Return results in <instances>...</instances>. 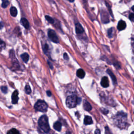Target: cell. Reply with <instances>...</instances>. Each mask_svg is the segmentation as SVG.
Returning a JSON list of instances; mask_svg holds the SVG:
<instances>
[{"mask_svg": "<svg viewBox=\"0 0 134 134\" xmlns=\"http://www.w3.org/2000/svg\"><path fill=\"white\" fill-rule=\"evenodd\" d=\"M38 125L44 132L48 133L50 130V126L48 123V119L46 115L40 117L38 120Z\"/></svg>", "mask_w": 134, "mask_h": 134, "instance_id": "cell-2", "label": "cell"}, {"mask_svg": "<svg viewBox=\"0 0 134 134\" xmlns=\"http://www.w3.org/2000/svg\"><path fill=\"white\" fill-rule=\"evenodd\" d=\"M48 49H49V47H48V45H47V44L45 45V46H44V48H43V49H44V51L45 52V53L46 54H47V51L48 50Z\"/></svg>", "mask_w": 134, "mask_h": 134, "instance_id": "cell-26", "label": "cell"}, {"mask_svg": "<svg viewBox=\"0 0 134 134\" xmlns=\"http://www.w3.org/2000/svg\"><path fill=\"white\" fill-rule=\"evenodd\" d=\"M10 57L11 58V59L12 60V62L13 65H14L15 67H19V64H18V61H17V60L16 59L15 56L14 51L12 50L11 51H10Z\"/></svg>", "mask_w": 134, "mask_h": 134, "instance_id": "cell-7", "label": "cell"}, {"mask_svg": "<svg viewBox=\"0 0 134 134\" xmlns=\"http://www.w3.org/2000/svg\"><path fill=\"white\" fill-rule=\"evenodd\" d=\"M10 13L13 17H16L17 15V10L15 7H12L10 9Z\"/></svg>", "mask_w": 134, "mask_h": 134, "instance_id": "cell-19", "label": "cell"}, {"mask_svg": "<svg viewBox=\"0 0 134 134\" xmlns=\"http://www.w3.org/2000/svg\"><path fill=\"white\" fill-rule=\"evenodd\" d=\"M83 107L84 109L87 111H90L92 109V106L90 104L89 102H88L87 101H84L83 103Z\"/></svg>", "mask_w": 134, "mask_h": 134, "instance_id": "cell-15", "label": "cell"}, {"mask_svg": "<svg viewBox=\"0 0 134 134\" xmlns=\"http://www.w3.org/2000/svg\"><path fill=\"white\" fill-rule=\"evenodd\" d=\"M107 34H108V36L109 38H112L113 36V28H111L109 29V30H107Z\"/></svg>", "mask_w": 134, "mask_h": 134, "instance_id": "cell-25", "label": "cell"}, {"mask_svg": "<svg viewBox=\"0 0 134 134\" xmlns=\"http://www.w3.org/2000/svg\"><path fill=\"white\" fill-rule=\"evenodd\" d=\"M126 27V23L122 20H120L119 22L118 23L117 25V29L119 31L123 30H125V28Z\"/></svg>", "mask_w": 134, "mask_h": 134, "instance_id": "cell-11", "label": "cell"}, {"mask_svg": "<svg viewBox=\"0 0 134 134\" xmlns=\"http://www.w3.org/2000/svg\"><path fill=\"white\" fill-rule=\"evenodd\" d=\"M126 120L127 115L123 112L118 113L115 119V121L117 126L120 128H124L126 127Z\"/></svg>", "mask_w": 134, "mask_h": 134, "instance_id": "cell-1", "label": "cell"}, {"mask_svg": "<svg viewBox=\"0 0 134 134\" xmlns=\"http://www.w3.org/2000/svg\"><path fill=\"white\" fill-rule=\"evenodd\" d=\"M62 124L61 123L59 122H56L54 125V128L55 130H56L58 132H60L61 130Z\"/></svg>", "mask_w": 134, "mask_h": 134, "instance_id": "cell-16", "label": "cell"}, {"mask_svg": "<svg viewBox=\"0 0 134 134\" xmlns=\"http://www.w3.org/2000/svg\"><path fill=\"white\" fill-rule=\"evenodd\" d=\"M131 134H134V132H133L132 133H131Z\"/></svg>", "mask_w": 134, "mask_h": 134, "instance_id": "cell-38", "label": "cell"}, {"mask_svg": "<svg viewBox=\"0 0 134 134\" xmlns=\"http://www.w3.org/2000/svg\"><path fill=\"white\" fill-rule=\"evenodd\" d=\"M78 97L75 95L69 96L66 99V105L69 108H74L77 105Z\"/></svg>", "mask_w": 134, "mask_h": 134, "instance_id": "cell-4", "label": "cell"}, {"mask_svg": "<svg viewBox=\"0 0 134 134\" xmlns=\"http://www.w3.org/2000/svg\"><path fill=\"white\" fill-rule=\"evenodd\" d=\"M5 46V43L1 40V39H0V47L3 48H4Z\"/></svg>", "mask_w": 134, "mask_h": 134, "instance_id": "cell-27", "label": "cell"}, {"mask_svg": "<svg viewBox=\"0 0 134 134\" xmlns=\"http://www.w3.org/2000/svg\"><path fill=\"white\" fill-rule=\"evenodd\" d=\"M1 91H2V92L3 93H4V94L7 93V90H8L7 86H1Z\"/></svg>", "mask_w": 134, "mask_h": 134, "instance_id": "cell-24", "label": "cell"}, {"mask_svg": "<svg viewBox=\"0 0 134 134\" xmlns=\"http://www.w3.org/2000/svg\"><path fill=\"white\" fill-rule=\"evenodd\" d=\"M75 31L78 35L82 34L84 32V29L80 23H77L75 24Z\"/></svg>", "mask_w": 134, "mask_h": 134, "instance_id": "cell-10", "label": "cell"}, {"mask_svg": "<svg viewBox=\"0 0 134 134\" xmlns=\"http://www.w3.org/2000/svg\"><path fill=\"white\" fill-rule=\"evenodd\" d=\"M102 111V112L103 113V114H107L109 113L108 110H107L106 109H104V111Z\"/></svg>", "mask_w": 134, "mask_h": 134, "instance_id": "cell-33", "label": "cell"}, {"mask_svg": "<svg viewBox=\"0 0 134 134\" xmlns=\"http://www.w3.org/2000/svg\"><path fill=\"white\" fill-rule=\"evenodd\" d=\"M25 92L26 94H30L31 92V89L30 87V85H26L25 86Z\"/></svg>", "mask_w": 134, "mask_h": 134, "instance_id": "cell-23", "label": "cell"}, {"mask_svg": "<svg viewBox=\"0 0 134 134\" xmlns=\"http://www.w3.org/2000/svg\"><path fill=\"white\" fill-rule=\"evenodd\" d=\"M77 75L78 78L80 79H83L84 78L85 75V71L82 69H79L77 72Z\"/></svg>", "mask_w": 134, "mask_h": 134, "instance_id": "cell-14", "label": "cell"}, {"mask_svg": "<svg viewBox=\"0 0 134 134\" xmlns=\"http://www.w3.org/2000/svg\"><path fill=\"white\" fill-rule=\"evenodd\" d=\"M3 28V25L1 22H0V30H1Z\"/></svg>", "mask_w": 134, "mask_h": 134, "instance_id": "cell-36", "label": "cell"}, {"mask_svg": "<svg viewBox=\"0 0 134 134\" xmlns=\"http://www.w3.org/2000/svg\"><path fill=\"white\" fill-rule=\"evenodd\" d=\"M81 102V98H78L77 99V104H80Z\"/></svg>", "mask_w": 134, "mask_h": 134, "instance_id": "cell-32", "label": "cell"}, {"mask_svg": "<svg viewBox=\"0 0 134 134\" xmlns=\"http://www.w3.org/2000/svg\"><path fill=\"white\" fill-rule=\"evenodd\" d=\"M48 65H49V67H50V68H51V69H53V65H52V64L51 62H50L48 60Z\"/></svg>", "mask_w": 134, "mask_h": 134, "instance_id": "cell-30", "label": "cell"}, {"mask_svg": "<svg viewBox=\"0 0 134 134\" xmlns=\"http://www.w3.org/2000/svg\"><path fill=\"white\" fill-rule=\"evenodd\" d=\"M106 72L107 73H108V74H109V75L110 76V77L112 79V81H113V82L115 84H116L117 83V80H116V77H115V75L113 74V73L112 72V71L110 70V69H107V71H106Z\"/></svg>", "mask_w": 134, "mask_h": 134, "instance_id": "cell-13", "label": "cell"}, {"mask_svg": "<svg viewBox=\"0 0 134 134\" xmlns=\"http://www.w3.org/2000/svg\"><path fill=\"white\" fill-rule=\"evenodd\" d=\"M34 108L37 111L46 112L48 109V105L45 101L39 100L35 103Z\"/></svg>", "mask_w": 134, "mask_h": 134, "instance_id": "cell-3", "label": "cell"}, {"mask_svg": "<svg viewBox=\"0 0 134 134\" xmlns=\"http://www.w3.org/2000/svg\"><path fill=\"white\" fill-rule=\"evenodd\" d=\"M9 5V1H7V0H3L2 1V7L4 9L6 8L8 5Z\"/></svg>", "mask_w": 134, "mask_h": 134, "instance_id": "cell-22", "label": "cell"}, {"mask_svg": "<svg viewBox=\"0 0 134 134\" xmlns=\"http://www.w3.org/2000/svg\"><path fill=\"white\" fill-rule=\"evenodd\" d=\"M20 57L22 59L23 61L25 63H27L28 61L29 58H30V56H29V55L27 53H24L22 54L20 56Z\"/></svg>", "mask_w": 134, "mask_h": 134, "instance_id": "cell-18", "label": "cell"}, {"mask_svg": "<svg viewBox=\"0 0 134 134\" xmlns=\"http://www.w3.org/2000/svg\"><path fill=\"white\" fill-rule=\"evenodd\" d=\"M95 134H101L100 130L99 129H96L95 132Z\"/></svg>", "mask_w": 134, "mask_h": 134, "instance_id": "cell-35", "label": "cell"}, {"mask_svg": "<svg viewBox=\"0 0 134 134\" xmlns=\"http://www.w3.org/2000/svg\"><path fill=\"white\" fill-rule=\"evenodd\" d=\"M69 2H74V1H69Z\"/></svg>", "mask_w": 134, "mask_h": 134, "instance_id": "cell-37", "label": "cell"}, {"mask_svg": "<svg viewBox=\"0 0 134 134\" xmlns=\"http://www.w3.org/2000/svg\"><path fill=\"white\" fill-rule=\"evenodd\" d=\"M45 18L46 19V20L48 21V22L50 23V24H54L55 22V20H54L51 17L49 16L48 15H46L45 16Z\"/></svg>", "mask_w": 134, "mask_h": 134, "instance_id": "cell-21", "label": "cell"}, {"mask_svg": "<svg viewBox=\"0 0 134 134\" xmlns=\"http://www.w3.org/2000/svg\"><path fill=\"white\" fill-rule=\"evenodd\" d=\"M64 59L65 60H69V56H68V55H67V54L66 53H65L64 55Z\"/></svg>", "mask_w": 134, "mask_h": 134, "instance_id": "cell-29", "label": "cell"}, {"mask_svg": "<svg viewBox=\"0 0 134 134\" xmlns=\"http://www.w3.org/2000/svg\"><path fill=\"white\" fill-rule=\"evenodd\" d=\"M20 23L26 29H29L30 28V23H29L27 20L25 18H22L20 20Z\"/></svg>", "mask_w": 134, "mask_h": 134, "instance_id": "cell-12", "label": "cell"}, {"mask_svg": "<svg viewBox=\"0 0 134 134\" xmlns=\"http://www.w3.org/2000/svg\"><path fill=\"white\" fill-rule=\"evenodd\" d=\"M18 92L17 90H15L13 93L12 95V102L13 104H17L18 101Z\"/></svg>", "mask_w": 134, "mask_h": 134, "instance_id": "cell-8", "label": "cell"}, {"mask_svg": "<svg viewBox=\"0 0 134 134\" xmlns=\"http://www.w3.org/2000/svg\"><path fill=\"white\" fill-rule=\"evenodd\" d=\"M105 129H106V131H105V134H111V133H110L109 132V128L107 127H106L105 128Z\"/></svg>", "mask_w": 134, "mask_h": 134, "instance_id": "cell-31", "label": "cell"}, {"mask_svg": "<svg viewBox=\"0 0 134 134\" xmlns=\"http://www.w3.org/2000/svg\"><path fill=\"white\" fill-rule=\"evenodd\" d=\"M101 84L102 87L106 88L109 87V79L106 77H104L102 79L101 82Z\"/></svg>", "mask_w": 134, "mask_h": 134, "instance_id": "cell-9", "label": "cell"}, {"mask_svg": "<svg viewBox=\"0 0 134 134\" xmlns=\"http://www.w3.org/2000/svg\"><path fill=\"white\" fill-rule=\"evenodd\" d=\"M47 95L48 96H51V92L50 91H47Z\"/></svg>", "mask_w": 134, "mask_h": 134, "instance_id": "cell-34", "label": "cell"}, {"mask_svg": "<svg viewBox=\"0 0 134 134\" xmlns=\"http://www.w3.org/2000/svg\"><path fill=\"white\" fill-rule=\"evenodd\" d=\"M48 35L49 39H50L52 42H54L55 43H59V40L58 37L56 32H55L54 30H50L48 31Z\"/></svg>", "mask_w": 134, "mask_h": 134, "instance_id": "cell-5", "label": "cell"}, {"mask_svg": "<svg viewBox=\"0 0 134 134\" xmlns=\"http://www.w3.org/2000/svg\"><path fill=\"white\" fill-rule=\"evenodd\" d=\"M101 16L102 21L103 23H108L109 22V15L106 11L102 10L101 13Z\"/></svg>", "mask_w": 134, "mask_h": 134, "instance_id": "cell-6", "label": "cell"}, {"mask_svg": "<svg viewBox=\"0 0 134 134\" xmlns=\"http://www.w3.org/2000/svg\"><path fill=\"white\" fill-rule=\"evenodd\" d=\"M84 123L85 125H91L93 123V120L90 116H86L84 120Z\"/></svg>", "mask_w": 134, "mask_h": 134, "instance_id": "cell-17", "label": "cell"}, {"mask_svg": "<svg viewBox=\"0 0 134 134\" xmlns=\"http://www.w3.org/2000/svg\"><path fill=\"white\" fill-rule=\"evenodd\" d=\"M129 18L130 19V20L132 21V22H133L134 20V15L133 13H131V14L129 15Z\"/></svg>", "mask_w": 134, "mask_h": 134, "instance_id": "cell-28", "label": "cell"}, {"mask_svg": "<svg viewBox=\"0 0 134 134\" xmlns=\"http://www.w3.org/2000/svg\"><path fill=\"white\" fill-rule=\"evenodd\" d=\"M7 134H20L19 131L17 130L15 128H13V129L10 130L7 132Z\"/></svg>", "mask_w": 134, "mask_h": 134, "instance_id": "cell-20", "label": "cell"}]
</instances>
